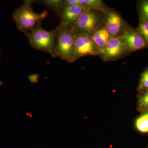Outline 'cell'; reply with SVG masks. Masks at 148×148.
<instances>
[{
	"label": "cell",
	"instance_id": "obj_18",
	"mask_svg": "<svg viewBox=\"0 0 148 148\" xmlns=\"http://www.w3.org/2000/svg\"><path fill=\"white\" fill-rule=\"evenodd\" d=\"M37 75H33L29 76V79L31 82L34 83H36L38 82V76H37Z\"/></svg>",
	"mask_w": 148,
	"mask_h": 148
},
{
	"label": "cell",
	"instance_id": "obj_4",
	"mask_svg": "<svg viewBox=\"0 0 148 148\" xmlns=\"http://www.w3.org/2000/svg\"><path fill=\"white\" fill-rule=\"evenodd\" d=\"M101 15L96 11L88 10L82 12L73 25L75 32L88 35L92 34L102 26Z\"/></svg>",
	"mask_w": 148,
	"mask_h": 148
},
{
	"label": "cell",
	"instance_id": "obj_3",
	"mask_svg": "<svg viewBox=\"0 0 148 148\" xmlns=\"http://www.w3.org/2000/svg\"><path fill=\"white\" fill-rule=\"evenodd\" d=\"M31 46L37 50L49 53L56 58L55 54L57 31H48L43 29L41 23L26 35Z\"/></svg>",
	"mask_w": 148,
	"mask_h": 148
},
{
	"label": "cell",
	"instance_id": "obj_21",
	"mask_svg": "<svg viewBox=\"0 0 148 148\" xmlns=\"http://www.w3.org/2000/svg\"><path fill=\"white\" fill-rule=\"evenodd\" d=\"M0 53H1V51H0Z\"/></svg>",
	"mask_w": 148,
	"mask_h": 148
},
{
	"label": "cell",
	"instance_id": "obj_14",
	"mask_svg": "<svg viewBox=\"0 0 148 148\" xmlns=\"http://www.w3.org/2000/svg\"><path fill=\"white\" fill-rule=\"evenodd\" d=\"M140 93L138 97V110L143 113L148 110V91Z\"/></svg>",
	"mask_w": 148,
	"mask_h": 148
},
{
	"label": "cell",
	"instance_id": "obj_19",
	"mask_svg": "<svg viewBox=\"0 0 148 148\" xmlns=\"http://www.w3.org/2000/svg\"><path fill=\"white\" fill-rule=\"evenodd\" d=\"M140 7L148 9V1H143L141 3Z\"/></svg>",
	"mask_w": 148,
	"mask_h": 148
},
{
	"label": "cell",
	"instance_id": "obj_17",
	"mask_svg": "<svg viewBox=\"0 0 148 148\" xmlns=\"http://www.w3.org/2000/svg\"><path fill=\"white\" fill-rule=\"evenodd\" d=\"M64 5H75L78 6L79 7L82 8L85 10H88L87 8L79 2V0H64Z\"/></svg>",
	"mask_w": 148,
	"mask_h": 148
},
{
	"label": "cell",
	"instance_id": "obj_10",
	"mask_svg": "<svg viewBox=\"0 0 148 148\" xmlns=\"http://www.w3.org/2000/svg\"><path fill=\"white\" fill-rule=\"evenodd\" d=\"M90 37L95 45L101 50V52L109 40L112 38L104 25H102L98 28L90 35Z\"/></svg>",
	"mask_w": 148,
	"mask_h": 148
},
{
	"label": "cell",
	"instance_id": "obj_15",
	"mask_svg": "<svg viewBox=\"0 0 148 148\" xmlns=\"http://www.w3.org/2000/svg\"><path fill=\"white\" fill-rule=\"evenodd\" d=\"M138 90L140 93L148 91V69L144 71L141 75Z\"/></svg>",
	"mask_w": 148,
	"mask_h": 148
},
{
	"label": "cell",
	"instance_id": "obj_20",
	"mask_svg": "<svg viewBox=\"0 0 148 148\" xmlns=\"http://www.w3.org/2000/svg\"><path fill=\"white\" fill-rule=\"evenodd\" d=\"M146 113L147 114H148V110H147L145 111V112H144L142 114Z\"/></svg>",
	"mask_w": 148,
	"mask_h": 148
},
{
	"label": "cell",
	"instance_id": "obj_16",
	"mask_svg": "<svg viewBox=\"0 0 148 148\" xmlns=\"http://www.w3.org/2000/svg\"><path fill=\"white\" fill-rule=\"evenodd\" d=\"M137 31L148 44V20H141Z\"/></svg>",
	"mask_w": 148,
	"mask_h": 148
},
{
	"label": "cell",
	"instance_id": "obj_6",
	"mask_svg": "<svg viewBox=\"0 0 148 148\" xmlns=\"http://www.w3.org/2000/svg\"><path fill=\"white\" fill-rule=\"evenodd\" d=\"M127 53L125 43L120 36L111 38L99 56L103 61H108L119 59Z\"/></svg>",
	"mask_w": 148,
	"mask_h": 148
},
{
	"label": "cell",
	"instance_id": "obj_1",
	"mask_svg": "<svg viewBox=\"0 0 148 148\" xmlns=\"http://www.w3.org/2000/svg\"><path fill=\"white\" fill-rule=\"evenodd\" d=\"M34 2L33 1H25L13 13V18L16 27L25 35L34 30L47 15L46 10L40 13L35 12L32 8Z\"/></svg>",
	"mask_w": 148,
	"mask_h": 148
},
{
	"label": "cell",
	"instance_id": "obj_13",
	"mask_svg": "<svg viewBox=\"0 0 148 148\" xmlns=\"http://www.w3.org/2000/svg\"><path fill=\"white\" fill-rule=\"evenodd\" d=\"M85 5L86 8L89 10L103 12L106 8L101 0H85Z\"/></svg>",
	"mask_w": 148,
	"mask_h": 148
},
{
	"label": "cell",
	"instance_id": "obj_5",
	"mask_svg": "<svg viewBox=\"0 0 148 148\" xmlns=\"http://www.w3.org/2000/svg\"><path fill=\"white\" fill-rule=\"evenodd\" d=\"M101 53L90 35L75 32V61L87 56H99Z\"/></svg>",
	"mask_w": 148,
	"mask_h": 148
},
{
	"label": "cell",
	"instance_id": "obj_8",
	"mask_svg": "<svg viewBox=\"0 0 148 148\" xmlns=\"http://www.w3.org/2000/svg\"><path fill=\"white\" fill-rule=\"evenodd\" d=\"M125 43L127 52H133L145 47L147 43L137 30L125 28L121 35Z\"/></svg>",
	"mask_w": 148,
	"mask_h": 148
},
{
	"label": "cell",
	"instance_id": "obj_12",
	"mask_svg": "<svg viewBox=\"0 0 148 148\" xmlns=\"http://www.w3.org/2000/svg\"><path fill=\"white\" fill-rule=\"evenodd\" d=\"M135 127L142 133L148 132V114L144 113L136 119Z\"/></svg>",
	"mask_w": 148,
	"mask_h": 148
},
{
	"label": "cell",
	"instance_id": "obj_9",
	"mask_svg": "<svg viewBox=\"0 0 148 148\" xmlns=\"http://www.w3.org/2000/svg\"><path fill=\"white\" fill-rule=\"evenodd\" d=\"M84 9L78 6L66 5L64 6L61 14V20L58 28H63L73 26L79 15Z\"/></svg>",
	"mask_w": 148,
	"mask_h": 148
},
{
	"label": "cell",
	"instance_id": "obj_11",
	"mask_svg": "<svg viewBox=\"0 0 148 148\" xmlns=\"http://www.w3.org/2000/svg\"><path fill=\"white\" fill-rule=\"evenodd\" d=\"M40 3L52 10L60 16L65 6L64 1L62 0H42L40 1Z\"/></svg>",
	"mask_w": 148,
	"mask_h": 148
},
{
	"label": "cell",
	"instance_id": "obj_7",
	"mask_svg": "<svg viewBox=\"0 0 148 148\" xmlns=\"http://www.w3.org/2000/svg\"><path fill=\"white\" fill-rule=\"evenodd\" d=\"M103 12L104 26L111 36L113 38L121 36L126 28L122 17L115 11L109 8H106Z\"/></svg>",
	"mask_w": 148,
	"mask_h": 148
},
{
	"label": "cell",
	"instance_id": "obj_2",
	"mask_svg": "<svg viewBox=\"0 0 148 148\" xmlns=\"http://www.w3.org/2000/svg\"><path fill=\"white\" fill-rule=\"evenodd\" d=\"M57 31L55 54L69 63L75 62V31L71 27L56 28Z\"/></svg>",
	"mask_w": 148,
	"mask_h": 148
},
{
	"label": "cell",
	"instance_id": "obj_22",
	"mask_svg": "<svg viewBox=\"0 0 148 148\" xmlns=\"http://www.w3.org/2000/svg\"><path fill=\"white\" fill-rule=\"evenodd\" d=\"M147 148H148V147H147Z\"/></svg>",
	"mask_w": 148,
	"mask_h": 148
}]
</instances>
